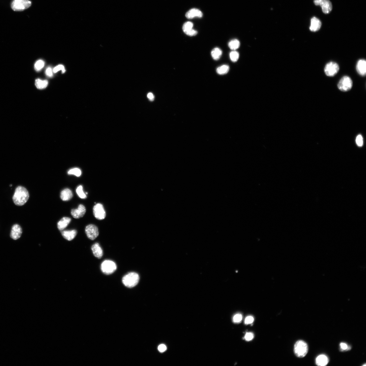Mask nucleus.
<instances>
[{"label":"nucleus","instance_id":"13","mask_svg":"<svg viewBox=\"0 0 366 366\" xmlns=\"http://www.w3.org/2000/svg\"><path fill=\"white\" fill-rule=\"evenodd\" d=\"M357 72L360 75L365 76L366 73V61L365 60H360L358 61L356 67Z\"/></svg>","mask_w":366,"mask_h":366},{"label":"nucleus","instance_id":"5","mask_svg":"<svg viewBox=\"0 0 366 366\" xmlns=\"http://www.w3.org/2000/svg\"><path fill=\"white\" fill-rule=\"evenodd\" d=\"M352 80L350 77L348 76L342 77L338 84V87L339 89L342 92L349 91L352 89Z\"/></svg>","mask_w":366,"mask_h":366},{"label":"nucleus","instance_id":"33","mask_svg":"<svg viewBox=\"0 0 366 366\" xmlns=\"http://www.w3.org/2000/svg\"><path fill=\"white\" fill-rule=\"evenodd\" d=\"M254 336L252 332H247L244 337V339L247 341H250L253 339Z\"/></svg>","mask_w":366,"mask_h":366},{"label":"nucleus","instance_id":"37","mask_svg":"<svg viewBox=\"0 0 366 366\" xmlns=\"http://www.w3.org/2000/svg\"><path fill=\"white\" fill-rule=\"evenodd\" d=\"M46 75L49 77H51L52 76L53 73L52 69L51 68H48L47 69H46Z\"/></svg>","mask_w":366,"mask_h":366},{"label":"nucleus","instance_id":"24","mask_svg":"<svg viewBox=\"0 0 366 366\" xmlns=\"http://www.w3.org/2000/svg\"><path fill=\"white\" fill-rule=\"evenodd\" d=\"M230 67L228 65H223L219 67L217 69L218 74L221 75L227 73L229 71Z\"/></svg>","mask_w":366,"mask_h":366},{"label":"nucleus","instance_id":"9","mask_svg":"<svg viewBox=\"0 0 366 366\" xmlns=\"http://www.w3.org/2000/svg\"><path fill=\"white\" fill-rule=\"evenodd\" d=\"M93 212L95 217L97 220H104L106 216V213L104 207L101 203H97L94 206Z\"/></svg>","mask_w":366,"mask_h":366},{"label":"nucleus","instance_id":"26","mask_svg":"<svg viewBox=\"0 0 366 366\" xmlns=\"http://www.w3.org/2000/svg\"><path fill=\"white\" fill-rule=\"evenodd\" d=\"M77 194L78 196L81 199H85L87 198L86 195L83 191V187L82 185H79L76 190Z\"/></svg>","mask_w":366,"mask_h":366},{"label":"nucleus","instance_id":"2","mask_svg":"<svg viewBox=\"0 0 366 366\" xmlns=\"http://www.w3.org/2000/svg\"><path fill=\"white\" fill-rule=\"evenodd\" d=\"M294 351L297 357L300 358L305 357L308 352V345L305 341L301 340L298 341L294 345Z\"/></svg>","mask_w":366,"mask_h":366},{"label":"nucleus","instance_id":"8","mask_svg":"<svg viewBox=\"0 0 366 366\" xmlns=\"http://www.w3.org/2000/svg\"><path fill=\"white\" fill-rule=\"evenodd\" d=\"M314 3L316 6H320L325 14H329L332 9V5L329 0H314Z\"/></svg>","mask_w":366,"mask_h":366},{"label":"nucleus","instance_id":"6","mask_svg":"<svg viewBox=\"0 0 366 366\" xmlns=\"http://www.w3.org/2000/svg\"><path fill=\"white\" fill-rule=\"evenodd\" d=\"M102 272L105 274L109 275L112 274L117 269V265L111 260H105L103 262L101 266Z\"/></svg>","mask_w":366,"mask_h":366},{"label":"nucleus","instance_id":"28","mask_svg":"<svg viewBox=\"0 0 366 366\" xmlns=\"http://www.w3.org/2000/svg\"><path fill=\"white\" fill-rule=\"evenodd\" d=\"M230 57L231 60L233 62H235L238 61L239 58V54L235 51H232L230 54Z\"/></svg>","mask_w":366,"mask_h":366},{"label":"nucleus","instance_id":"1","mask_svg":"<svg viewBox=\"0 0 366 366\" xmlns=\"http://www.w3.org/2000/svg\"><path fill=\"white\" fill-rule=\"evenodd\" d=\"M29 198V194L27 190L24 187L19 186L15 189L13 200L15 205L21 206L24 205Z\"/></svg>","mask_w":366,"mask_h":366},{"label":"nucleus","instance_id":"23","mask_svg":"<svg viewBox=\"0 0 366 366\" xmlns=\"http://www.w3.org/2000/svg\"><path fill=\"white\" fill-rule=\"evenodd\" d=\"M228 46L229 47L231 50L235 51L240 46V43L238 40L234 39L229 42Z\"/></svg>","mask_w":366,"mask_h":366},{"label":"nucleus","instance_id":"11","mask_svg":"<svg viewBox=\"0 0 366 366\" xmlns=\"http://www.w3.org/2000/svg\"><path fill=\"white\" fill-rule=\"evenodd\" d=\"M86 211L85 207L83 205L81 204L78 206V208L72 209L71 214L74 218L79 219L83 217Z\"/></svg>","mask_w":366,"mask_h":366},{"label":"nucleus","instance_id":"12","mask_svg":"<svg viewBox=\"0 0 366 366\" xmlns=\"http://www.w3.org/2000/svg\"><path fill=\"white\" fill-rule=\"evenodd\" d=\"M22 229L21 227L18 224H15L12 227L10 237L14 240L19 238L22 235Z\"/></svg>","mask_w":366,"mask_h":366},{"label":"nucleus","instance_id":"14","mask_svg":"<svg viewBox=\"0 0 366 366\" xmlns=\"http://www.w3.org/2000/svg\"><path fill=\"white\" fill-rule=\"evenodd\" d=\"M203 16L202 11L197 9H192L188 11L185 14V16L188 19H192L195 17L201 18Z\"/></svg>","mask_w":366,"mask_h":366},{"label":"nucleus","instance_id":"10","mask_svg":"<svg viewBox=\"0 0 366 366\" xmlns=\"http://www.w3.org/2000/svg\"><path fill=\"white\" fill-rule=\"evenodd\" d=\"M85 232L87 237L91 240H94L99 235L98 228L96 226L92 224L86 227Z\"/></svg>","mask_w":366,"mask_h":366},{"label":"nucleus","instance_id":"27","mask_svg":"<svg viewBox=\"0 0 366 366\" xmlns=\"http://www.w3.org/2000/svg\"><path fill=\"white\" fill-rule=\"evenodd\" d=\"M68 175H73L77 177H80L81 175V170L78 168H75L70 169L68 172Z\"/></svg>","mask_w":366,"mask_h":366},{"label":"nucleus","instance_id":"15","mask_svg":"<svg viewBox=\"0 0 366 366\" xmlns=\"http://www.w3.org/2000/svg\"><path fill=\"white\" fill-rule=\"evenodd\" d=\"M321 24L320 20L316 17H313L311 20L310 29L312 32H316L320 29Z\"/></svg>","mask_w":366,"mask_h":366},{"label":"nucleus","instance_id":"20","mask_svg":"<svg viewBox=\"0 0 366 366\" xmlns=\"http://www.w3.org/2000/svg\"><path fill=\"white\" fill-rule=\"evenodd\" d=\"M329 362V358L326 356L320 355L317 357L316 363L317 365L320 366H325L328 365Z\"/></svg>","mask_w":366,"mask_h":366},{"label":"nucleus","instance_id":"38","mask_svg":"<svg viewBox=\"0 0 366 366\" xmlns=\"http://www.w3.org/2000/svg\"><path fill=\"white\" fill-rule=\"evenodd\" d=\"M197 31L193 29L191 31H190L189 32H188L187 35L190 36V37H193V36L196 35L197 34Z\"/></svg>","mask_w":366,"mask_h":366},{"label":"nucleus","instance_id":"35","mask_svg":"<svg viewBox=\"0 0 366 366\" xmlns=\"http://www.w3.org/2000/svg\"><path fill=\"white\" fill-rule=\"evenodd\" d=\"M158 350L161 353H163L167 350V347L164 344L160 345L158 347Z\"/></svg>","mask_w":366,"mask_h":366},{"label":"nucleus","instance_id":"25","mask_svg":"<svg viewBox=\"0 0 366 366\" xmlns=\"http://www.w3.org/2000/svg\"><path fill=\"white\" fill-rule=\"evenodd\" d=\"M193 27V23L191 22H188L184 23L182 29L185 34L189 32L192 30Z\"/></svg>","mask_w":366,"mask_h":366},{"label":"nucleus","instance_id":"32","mask_svg":"<svg viewBox=\"0 0 366 366\" xmlns=\"http://www.w3.org/2000/svg\"><path fill=\"white\" fill-rule=\"evenodd\" d=\"M243 317L241 314H237L233 317V320L235 323H239L241 321Z\"/></svg>","mask_w":366,"mask_h":366},{"label":"nucleus","instance_id":"40","mask_svg":"<svg viewBox=\"0 0 366 366\" xmlns=\"http://www.w3.org/2000/svg\"><path fill=\"white\" fill-rule=\"evenodd\" d=\"M10 187H12V184L10 185Z\"/></svg>","mask_w":366,"mask_h":366},{"label":"nucleus","instance_id":"22","mask_svg":"<svg viewBox=\"0 0 366 366\" xmlns=\"http://www.w3.org/2000/svg\"><path fill=\"white\" fill-rule=\"evenodd\" d=\"M48 84L47 80L42 81L39 79L36 80L35 82V86L37 88L40 89H43L46 88Z\"/></svg>","mask_w":366,"mask_h":366},{"label":"nucleus","instance_id":"29","mask_svg":"<svg viewBox=\"0 0 366 366\" xmlns=\"http://www.w3.org/2000/svg\"><path fill=\"white\" fill-rule=\"evenodd\" d=\"M45 66V62L43 61L40 60L37 61L35 64L34 68L37 71L41 70Z\"/></svg>","mask_w":366,"mask_h":366},{"label":"nucleus","instance_id":"30","mask_svg":"<svg viewBox=\"0 0 366 366\" xmlns=\"http://www.w3.org/2000/svg\"><path fill=\"white\" fill-rule=\"evenodd\" d=\"M356 141L358 146L359 147L362 146L363 145V139L362 136L361 135H358Z\"/></svg>","mask_w":366,"mask_h":366},{"label":"nucleus","instance_id":"34","mask_svg":"<svg viewBox=\"0 0 366 366\" xmlns=\"http://www.w3.org/2000/svg\"><path fill=\"white\" fill-rule=\"evenodd\" d=\"M254 319L253 317L251 316L247 317L245 320V323L246 324H251L253 323Z\"/></svg>","mask_w":366,"mask_h":366},{"label":"nucleus","instance_id":"17","mask_svg":"<svg viewBox=\"0 0 366 366\" xmlns=\"http://www.w3.org/2000/svg\"><path fill=\"white\" fill-rule=\"evenodd\" d=\"M61 234L63 238L67 240L71 241L75 238L77 234V231L75 230L64 231H62Z\"/></svg>","mask_w":366,"mask_h":366},{"label":"nucleus","instance_id":"16","mask_svg":"<svg viewBox=\"0 0 366 366\" xmlns=\"http://www.w3.org/2000/svg\"><path fill=\"white\" fill-rule=\"evenodd\" d=\"M93 252L94 256L98 258H101L103 254L102 249L99 243L95 244L92 246L91 248Z\"/></svg>","mask_w":366,"mask_h":366},{"label":"nucleus","instance_id":"39","mask_svg":"<svg viewBox=\"0 0 366 366\" xmlns=\"http://www.w3.org/2000/svg\"><path fill=\"white\" fill-rule=\"evenodd\" d=\"M147 97L148 99L151 101H153L154 99V95L152 93H149L147 95Z\"/></svg>","mask_w":366,"mask_h":366},{"label":"nucleus","instance_id":"31","mask_svg":"<svg viewBox=\"0 0 366 366\" xmlns=\"http://www.w3.org/2000/svg\"><path fill=\"white\" fill-rule=\"evenodd\" d=\"M61 70H62L63 73H64L66 72L64 66L63 65H59L56 66L53 69V72L54 73H56Z\"/></svg>","mask_w":366,"mask_h":366},{"label":"nucleus","instance_id":"18","mask_svg":"<svg viewBox=\"0 0 366 366\" xmlns=\"http://www.w3.org/2000/svg\"><path fill=\"white\" fill-rule=\"evenodd\" d=\"M60 197L63 201H69L71 200L73 197L72 192L70 189L66 188L61 192Z\"/></svg>","mask_w":366,"mask_h":366},{"label":"nucleus","instance_id":"19","mask_svg":"<svg viewBox=\"0 0 366 366\" xmlns=\"http://www.w3.org/2000/svg\"><path fill=\"white\" fill-rule=\"evenodd\" d=\"M71 220V219L69 217H64L62 218L58 223V227L59 230L63 231L68 226Z\"/></svg>","mask_w":366,"mask_h":366},{"label":"nucleus","instance_id":"3","mask_svg":"<svg viewBox=\"0 0 366 366\" xmlns=\"http://www.w3.org/2000/svg\"><path fill=\"white\" fill-rule=\"evenodd\" d=\"M140 277L137 273L131 272L125 275L122 278V282L126 287L132 288L137 285Z\"/></svg>","mask_w":366,"mask_h":366},{"label":"nucleus","instance_id":"21","mask_svg":"<svg viewBox=\"0 0 366 366\" xmlns=\"http://www.w3.org/2000/svg\"><path fill=\"white\" fill-rule=\"evenodd\" d=\"M222 55V51L220 49L216 48H214L211 52V55L212 57L215 60H218L220 58Z\"/></svg>","mask_w":366,"mask_h":366},{"label":"nucleus","instance_id":"36","mask_svg":"<svg viewBox=\"0 0 366 366\" xmlns=\"http://www.w3.org/2000/svg\"><path fill=\"white\" fill-rule=\"evenodd\" d=\"M340 347L342 350H345L348 349L349 347L347 345L344 343H341L340 344Z\"/></svg>","mask_w":366,"mask_h":366},{"label":"nucleus","instance_id":"4","mask_svg":"<svg viewBox=\"0 0 366 366\" xmlns=\"http://www.w3.org/2000/svg\"><path fill=\"white\" fill-rule=\"evenodd\" d=\"M31 4V2L29 0H14L11 6L14 11H20L29 8Z\"/></svg>","mask_w":366,"mask_h":366},{"label":"nucleus","instance_id":"7","mask_svg":"<svg viewBox=\"0 0 366 366\" xmlns=\"http://www.w3.org/2000/svg\"><path fill=\"white\" fill-rule=\"evenodd\" d=\"M339 69L338 64L334 62H330L326 64L324 71L326 75L332 77L335 75Z\"/></svg>","mask_w":366,"mask_h":366}]
</instances>
